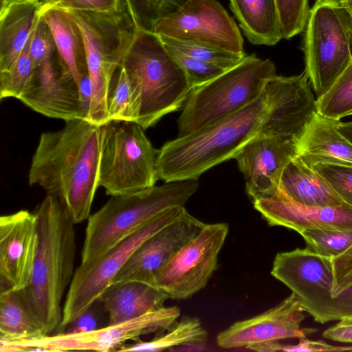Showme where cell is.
Returning a JSON list of instances; mask_svg holds the SVG:
<instances>
[{"instance_id": "ffe728a7", "label": "cell", "mask_w": 352, "mask_h": 352, "mask_svg": "<svg viewBox=\"0 0 352 352\" xmlns=\"http://www.w3.org/2000/svg\"><path fill=\"white\" fill-rule=\"evenodd\" d=\"M19 100L45 116L63 120L86 119L74 77L52 57L37 66L31 85Z\"/></svg>"}, {"instance_id": "d6a6232c", "label": "cell", "mask_w": 352, "mask_h": 352, "mask_svg": "<svg viewBox=\"0 0 352 352\" xmlns=\"http://www.w3.org/2000/svg\"><path fill=\"white\" fill-rule=\"evenodd\" d=\"M32 34L14 65L9 69L0 72L1 100L8 98L19 100L32 84L37 67L29 52Z\"/></svg>"}, {"instance_id": "f1b7e54d", "label": "cell", "mask_w": 352, "mask_h": 352, "mask_svg": "<svg viewBox=\"0 0 352 352\" xmlns=\"http://www.w3.org/2000/svg\"><path fill=\"white\" fill-rule=\"evenodd\" d=\"M208 333L197 318L185 316L175 322L166 333L149 341L124 344L119 351H161L175 346H202L207 342Z\"/></svg>"}, {"instance_id": "2e32d148", "label": "cell", "mask_w": 352, "mask_h": 352, "mask_svg": "<svg viewBox=\"0 0 352 352\" xmlns=\"http://www.w3.org/2000/svg\"><path fill=\"white\" fill-rule=\"evenodd\" d=\"M204 224L185 209L180 217L152 234L136 248L111 284L135 280L155 286L159 274Z\"/></svg>"}, {"instance_id": "603a6c76", "label": "cell", "mask_w": 352, "mask_h": 352, "mask_svg": "<svg viewBox=\"0 0 352 352\" xmlns=\"http://www.w3.org/2000/svg\"><path fill=\"white\" fill-rule=\"evenodd\" d=\"M99 298L108 314L109 324H114L163 308L169 297L155 286L129 280L110 285Z\"/></svg>"}, {"instance_id": "3957f363", "label": "cell", "mask_w": 352, "mask_h": 352, "mask_svg": "<svg viewBox=\"0 0 352 352\" xmlns=\"http://www.w3.org/2000/svg\"><path fill=\"white\" fill-rule=\"evenodd\" d=\"M269 106L264 90L258 98L239 111L166 142L157 151L158 179H197L216 165L234 159L246 144L259 135Z\"/></svg>"}, {"instance_id": "4dcf8cb0", "label": "cell", "mask_w": 352, "mask_h": 352, "mask_svg": "<svg viewBox=\"0 0 352 352\" xmlns=\"http://www.w3.org/2000/svg\"><path fill=\"white\" fill-rule=\"evenodd\" d=\"M189 0H123L137 30L153 32L156 25Z\"/></svg>"}, {"instance_id": "83f0119b", "label": "cell", "mask_w": 352, "mask_h": 352, "mask_svg": "<svg viewBox=\"0 0 352 352\" xmlns=\"http://www.w3.org/2000/svg\"><path fill=\"white\" fill-rule=\"evenodd\" d=\"M46 335L28 307L20 291H1L0 340H29Z\"/></svg>"}, {"instance_id": "52a82bcc", "label": "cell", "mask_w": 352, "mask_h": 352, "mask_svg": "<svg viewBox=\"0 0 352 352\" xmlns=\"http://www.w3.org/2000/svg\"><path fill=\"white\" fill-rule=\"evenodd\" d=\"M66 10L79 27L85 44L91 90L87 120L102 126L109 122L107 97L111 79L138 30L124 3L109 12Z\"/></svg>"}, {"instance_id": "cb8c5ba5", "label": "cell", "mask_w": 352, "mask_h": 352, "mask_svg": "<svg viewBox=\"0 0 352 352\" xmlns=\"http://www.w3.org/2000/svg\"><path fill=\"white\" fill-rule=\"evenodd\" d=\"M278 190L291 201L302 206L338 207L348 204L322 176L298 156L283 171Z\"/></svg>"}, {"instance_id": "7bdbcfd3", "label": "cell", "mask_w": 352, "mask_h": 352, "mask_svg": "<svg viewBox=\"0 0 352 352\" xmlns=\"http://www.w3.org/2000/svg\"><path fill=\"white\" fill-rule=\"evenodd\" d=\"M324 338L343 343H352V316L344 318L322 333Z\"/></svg>"}, {"instance_id": "8992f818", "label": "cell", "mask_w": 352, "mask_h": 352, "mask_svg": "<svg viewBox=\"0 0 352 352\" xmlns=\"http://www.w3.org/2000/svg\"><path fill=\"white\" fill-rule=\"evenodd\" d=\"M277 76L274 63L255 54L192 89L178 118V137L200 130L251 104Z\"/></svg>"}, {"instance_id": "b9f144b4", "label": "cell", "mask_w": 352, "mask_h": 352, "mask_svg": "<svg viewBox=\"0 0 352 352\" xmlns=\"http://www.w3.org/2000/svg\"><path fill=\"white\" fill-rule=\"evenodd\" d=\"M331 260L333 272L332 297L335 299L342 292L352 287V245Z\"/></svg>"}, {"instance_id": "7402d4cb", "label": "cell", "mask_w": 352, "mask_h": 352, "mask_svg": "<svg viewBox=\"0 0 352 352\" xmlns=\"http://www.w3.org/2000/svg\"><path fill=\"white\" fill-rule=\"evenodd\" d=\"M340 122L316 113L296 142L297 156L311 168L318 164L352 167V142L340 132Z\"/></svg>"}, {"instance_id": "e575fe53", "label": "cell", "mask_w": 352, "mask_h": 352, "mask_svg": "<svg viewBox=\"0 0 352 352\" xmlns=\"http://www.w3.org/2000/svg\"><path fill=\"white\" fill-rule=\"evenodd\" d=\"M159 36L166 47L225 69L234 67L246 56L204 44L177 40L165 36Z\"/></svg>"}, {"instance_id": "8fae6325", "label": "cell", "mask_w": 352, "mask_h": 352, "mask_svg": "<svg viewBox=\"0 0 352 352\" xmlns=\"http://www.w3.org/2000/svg\"><path fill=\"white\" fill-rule=\"evenodd\" d=\"M184 206L167 209L148 221L100 256L80 263L74 274L63 307L60 329L78 317L112 283L113 280L136 248L147 238L176 220Z\"/></svg>"}, {"instance_id": "5b68a950", "label": "cell", "mask_w": 352, "mask_h": 352, "mask_svg": "<svg viewBox=\"0 0 352 352\" xmlns=\"http://www.w3.org/2000/svg\"><path fill=\"white\" fill-rule=\"evenodd\" d=\"M198 187L197 179H188L111 196L87 219L81 263L100 256L163 211L184 206Z\"/></svg>"}, {"instance_id": "ba28073f", "label": "cell", "mask_w": 352, "mask_h": 352, "mask_svg": "<svg viewBox=\"0 0 352 352\" xmlns=\"http://www.w3.org/2000/svg\"><path fill=\"white\" fill-rule=\"evenodd\" d=\"M303 32L305 71L318 98L352 61V17L339 0H316Z\"/></svg>"}, {"instance_id": "d6986e66", "label": "cell", "mask_w": 352, "mask_h": 352, "mask_svg": "<svg viewBox=\"0 0 352 352\" xmlns=\"http://www.w3.org/2000/svg\"><path fill=\"white\" fill-rule=\"evenodd\" d=\"M297 155L294 140L278 137L258 135L241 149L234 159L252 202L278 190L283 171Z\"/></svg>"}, {"instance_id": "60d3db41", "label": "cell", "mask_w": 352, "mask_h": 352, "mask_svg": "<svg viewBox=\"0 0 352 352\" xmlns=\"http://www.w3.org/2000/svg\"><path fill=\"white\" fill-rule=\"evenodd\" d=\"M40 10L55 8L63 10L109 12L120 9L123 0H41Z\"/></svg>"}, {"instance_id": "f6af8a7d", "label": "cell", "mask_w": 352, "mask_h": 352, "mask_svg": "<svg viewBox=\"0 0 352 352\" xmlns=\"http://www.w3.org/2000/svg\"><path fill=\"white\" fill-rule=\"evenodd\" d=\"M341 6L352 17V0H339Z\"/></svg>"}, {"instance_id": "e0dca14e", "label": "cell", "mask_w": 352, "mask_h": 352, "mask_svg": "<svg viewBox=\"0 0 352 352\" xmlns=\"http://www.w3.org/2000/svg\"><path fill=\"white\" fill-rule=\"evenodd\" d=\"M306 311L292 293L280 304L253 318L239 321L220 332L217 344L223 349H239L288 338H305L316 329L301 328Z\"/></svg>"}, {"instance_id": "1f68e13d", "label": "cell", "mask_w": 352, "mask_h": 352, "mask_svg": "<svg viewBox=\"0 0 352 352\" xmlns=\"http://www.w3.org/2000/svg\"><path fill=\"white\" fill-rule=\"evenodd\" d=\"M317 113L335 120L352 116V61L329 89L316 98Z\"/></svg>"}, {"instance_id": "d590c367", "label": "cell", "mask_w": 352, "mask_h": 352, "mask_svg": "<svg viewBox=\"0 0 352 352\" xmlns=\"http://www.w3.org/2000/svg\"><path fill=\"white\" fill-rule=\"evenodd\" d=\"M283 37L290 39L303 32L309 16V0H276Z\"/></svg>"}, {"instance_id": "836d02e7", "label": "cell", "mask_w": 352, "mask_h": 352, "mask_svg": "<svg viewBox=\"0 0 352 352\" xmlns=\"http://www.w3.org/2000/svg\"><path fill=\"white\" fill-rule=\"evenodd\" d=\"M299 234L307 248L330 258L342 254L352 245V230L318 227L302 230Z\"/></svg>"}, {"instance_id": "ac0fdd59", "label": "cell", "mask_w": 352, "mask_h": 352, "mask_svg": "<svg viewBox=\"0 0 352 352\" xmlns=\"http://www.w3.org/2000/svg\"><path fill=\"white\" fill-rule=\"evenodd\" d=\"M37 220L25 210L0 217L1 291L23 289L29 283L38 249Z\"/></svg>"}, {"instance_id": "4316f807", "label": "cell", "mask_w": 352, "mask_h": 352, "mask_svg": "<svg viewBox=\"0 0 352 352\" xmlns=\"http://www.w3.org/2000/svg\"><path fill=\"white\" fill-rule=\"evenodd\" d=\"M230 7L252 44L272 46L283 38L276 0H230Z\"/></svg>"}, {"instance_id": "ab89813d", "label": "cell", "mask_w": 352, "mask_h": 352, "mask_svg": "<svg viewBox=\"0 0 352 352\" xmlns=\"http://www.w3.org/2000/svg\"><path fill=\"white\" fill-rule=\"evenodd\" d=\"M55 47L52 31L39 14L32 34L29 47L30 55L36 65L38 66L52 58Z\"/></svg>"}, {"instance_id": "277c9868", "label": "cell", "mask_w": 352, "mask_h": 352, "mask_svg": "<svg viewBox=\"0 0 352 352\" xmlns=\"http://www.w3.org/2000/svg\"><path fill=\"white\" fill-rule=\"evenodd\" d=\"M120 65L141 91L136 122L144 129L183 107L192 89L183 69L153 32L137 30Z\"/></svg>"}, {"instance_id": "d4e9b609", "label": "cell", "mask_w": 352, "mask_h": 352, "mask_svg": "<svg viewBox=\"0 0 352 352\" xmlns=\"http://www.w3.org/2000/svg\"><path fill=\"white\" fill-rule=\"evenodd\" d=\"M40 1L17 2L0 10V72L23 52L39 16Z\"/></svg>"}, {"instance_id": "9c48e42d", "label": "cell", "mask_w": 352, "mask_h": 352, "mask_svg": "<svg viewBox=\"0 0 352 352\" xmlns=\"http://www.w3.org/2000/svg\"><path fill=\"white\" fill-rule=\"evenodd\" d=\"M144 130L135 122L103 125L98 184L107 195L128 194L155 185L157 151Z\"/></svg>"}, {"instance_id": "484cf974", "label": "cell", "mask_w": 352, "mask_h": 352, "mask_svg": "<svg viewBox=\"0 0 352 352\" xmlns=\"http://www.w3.org/2000/svg\"><path fill=\"white\" fill-rule=\"evenodd\" d=\"M38 13L52 31L60 62L79 85L81 78L88 74L85 44L79 27L66 10L48 8L39 10Z\"/></svg>"}, {"instance_id": "6da1fadb", "label": "cell", "mask_w": 352, "mask_h": 352, "mask_svg": "<svg viewBox=\"0 0 352 352\" xmlns=\"http://www.w3.org/2000/svg\"><path fill=\"white\" fill-rule=\"evenodd\" d=\"M102 136L103 125L67 121L60 130L43 133L32 156L29 184L58 199L74 224L90 216L99 187Z\"/></svg>"}, {"instance_id": "7c38bea8", "label": "cell", "mask_w": 352, "mask_h": 352, "mask_svg": "<svg viewBox=\"0 0 352 352\" xmlns=\"http://www.w3.org/2000/svg\"><path fill=\"white\" fill-rule=\"evenodd\" d=\"M180 315L177 307H163L123 322L109 324L87 332L54 335L23 341H0L1 352L69 351H119L126 341H140L142 336L160 335L177 321Z\"/></svg>"}, {"instance_id": "44dd1931", "label": "cell", "mask_w": 352, "mask_h": 352, "mask_svg": "<svg viewBox=\"0 0 352 352\" xmlns=\"http://www.w3.org/2000/svg\"><path fill=\"white\" fill-rule=\"evenodd\" d=\"M270 226H282L298 233L311 228L352 230V206L313 207L295 204L279 190L252 202Z\"/></svg>"}, {"instance_id": "f35d334b", "label": "cell", "mask_w": 352, "mask_h": 352, "mask_svg": "<svg viewBox=\"0 0 352 352\" xmlns=\"http://www.w3.org/2000/svg\"><path fill=\"white\" fill-rule=\"evenodd\" d=\"M109 324L108 314L101 300L94 301L61 332L76 333L95 331Z\"/></svg>"}, {"instance_id": "f546056e", "label": "cell", "mask_w": 352, "mask_h": 352, "mask_svg": "<svg viewBox=\"0 0 352 352\" xmlns=\"http://www.w3.org/2000/svg\"><path fill=\"white\" fill-rule=\"evenodd\" d=\"M141 107V91L129 80L124 68L116 71L109 89L107 111L110 121L136 122Z\"/></svg>"}, {"instance_id": "74e56055", "label": "cell", "mask_w": 352, "mask_h": 352, "mask_svg": "<svg viewBox=\"0 0 352 352\" xmlns=\"http://www.w3.org/2000/svg\"><path fill=\"white\" fill-rule=\"evenodd\" d=\"M322 176L349 205L352 206V167L318 164L312 167Z\"/></svg>"}, {"instance_id": "ee69618b", "label": "cell", "mask_w": 352, "mask_h": 352, "mask_svg": "<svg viewBox=\"0 0 352 352\" xmlns=\"http://www.w3.org/2000/svg\"><path fill=\"white\" fill-rule=\"evenodd\" d=\"M340 132L352 142V121L340 122L338 126Z\"/></svg>"}, {"instance_id": "30bf717a", "label": "cell", "mask_w": 352, "mask_h": 352, "mask_svg": "<svg viewBox=\"0 0 352 352\" xmlns=\"http://www.w3.org/2000/svg\"><path fill=\"white\" fill-rule=\"evenodd\" d=\"M271 274L289 288L316 322L324 324L352 316V287L333 298L330 257L309 248L278 253Z\"/></svg>"}, {"instance_id": "4fadbf2b", "label": "cell", "mask_w": 352, "mask_h": 352, "mask_svg": "<svg viewBox=\"0 0 352 352\" xmlns=\"http://www.w3.org/2000/svg\"><path fill=\"white\" fill-rule=\"evenodd\" d=\"M228 229L225 223H205L159 274L155 287L177 300L190 298L204 288L217 268Z\"/></svg>"}, {"instance_id": "9a60e30c", "label": "cell", "mask_w": 352, "mask_h": 352, "mask_svg": "<svg viewBox=\"0 0 352 352\" xmlns=\"http://www.w3.org/2000/svg\"><path fill=\"white\" fill-rule=\"evenodd\" d=\"M265 91L270 106L259 136L296 142L317 113L316 99L305 71L289 77L277 75L269 80Z\"/></svg>"}, {"instance_id": "5bb4252c", "label": "cell", "mask_w": 352, "mask_h": 352, "mask_svg": "<svg viewBox=\"0 0 352 352\" xmlns=\"http://www.w3.org/2000/svg\"><path fill=\"white\" fill-rule=\"evenodd\" d=\"M153 32L245 55L238 26L217 0H189L177 12L160 21Z\"/></svg>"}, {"instance_id": "bcb514c9", "label": "cell", "mask_w": 352, "mask_h": 352, "mask_svg": "<svg viewBox=\"0 0 352 352\" xmlns=\"http://www.w3.org/2000/svg\"><path fill=\"white\" fill-rule=\"evenodd\" d=\"M41 0H1V8H3L10 4L17 3V2H25V1H41Z\"/></svg>"}, {"instance_id": "7a4b0ae2", "label": "cell", "mask_w": 352, "mask_h": 352, "mask_svg": "<svg viewBox=\"0 0 352 352\" xmlns=\"http://www.w3.org/2000/svg\"><path fill=\"white\" fill-rule=\"evenodd\" d=\"M33 212L38 245L30 279L20 292L45 333L50 335L60 329L62 298L74 274V223L58 199L48 194Z\"/></svg>"}, {"instance_id": "8d00e7d4", "label": "cell", "mask_w": 352, "mask_h": 352, "mask_svg": "<svg viewBox=\"0 0 352 352\" xmlns=\"http://www.w3.org/2000/svg\"><path fill=\"white\" fill-rule=\"evenodd\" d=\"M166 48L184 72L192 89L209 82L228 70L175 50Z\"/></svg>"}]
</instances>
